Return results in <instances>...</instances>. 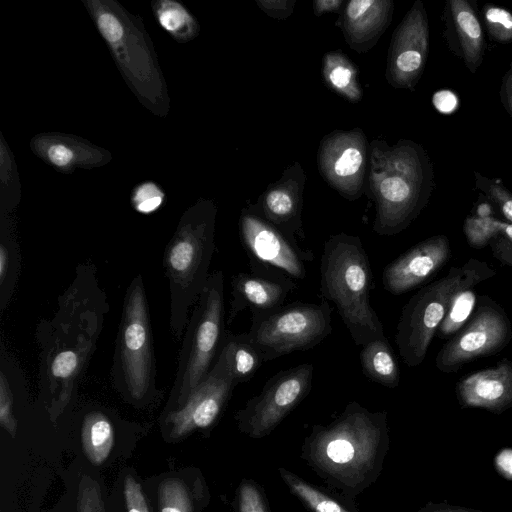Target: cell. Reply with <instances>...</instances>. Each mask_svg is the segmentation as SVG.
Instances as JSON below:
<instances>
[{
  "label": "cell",
  "mask_w": 512,
  "mask_h": 512,
  "mask_svg": "<svg viewBox=\"0 0 512 512\" xmlns=\"http://www.w3.org/2000/svg\"><path fill=\"white\" fill-rule=\"evenodd\" d=\"M84 4L134 94L154 114L166 115V84L141 19L113 0H88Z\"/></svg>",
  "instance_id": "cell-2"
},
{
  "label": "cell",
  "mask_w": 512,
  "mask_h": 512,
  "mask_svg": "<svg viewBox=\"0 0 512 512\" xmlns=\"http://www.w3.org/2000/svg\"><path fill=\"white\" fill-rule=\"evenodd\" d=\"M159 512H193L186 485L177 478H168L158 487Z\"/></svg>",
  "instance_id": "cell-26"
},
{
  "label": "cell",
  "mask_w": 512,
  "mask_h": 512,
  "mask_svg": "<svg viewBox=\"0 0 512 512\" xmlns=\"http://www.w3.org/2000/svg\"><path fill=\"white\" fill-rule=\"evenodd\" d=\"M153 11L159 25L178 42H188L198 33V26L182 4L172 0L153 3Z\"/></svg>",
  "instance_id": "cell-22"
},
{
  "label": "cell",
  "mask_w": 512,
  "mask_h": 512,
  "mask_svg": "<svg viewBox=\"0 0 512 512\" xmlns=\"http://www.w3.org/2000/svg\"><path fill=\"white\" fill-rule=\"evenodd\" d=\"M124 499L127 512H149L142 487L131 475L124 480Z\"/></svg>",
  "instance_id": "cell-35"
},
{
  "label": "cell",
  "mask_w": 512,
  "mask_h": 512,
  "mask_svg": "<svg viewBox=\"0 0 512 512\" xmlns=\"http://www.w3.org/2000/svg\"><path fill=\"white\" fill-rule=\"evenodd\" d=\"M217 357L238 385L248 381L264 362L263 356L247 333L225 332Z\"/></svg>",
  "instance_id": "cell-17"
},
{
  "label": "cell",
  "mask_w": 512,
  "mask_h": 512,
  "mask_svg": "<svg viewBox=\"0 0 512 512\" xmlns=\"http://www.w3.org/2000/svg\"><path fill=\"white\" fill-rule=\"evenodd\" d=\"M113 378L128 397L143 400L155 388L153 337L141 276L127 289L116 341Z\"/></svg>",
  "instance_id": "cell-6"
},
{
  "label": "cell",
  "mask_w": 512,
  "mask_h": 512,
  "mask_svg": "<svg viewBox=\"0 0 512 512\" xmlns=\"http://www.w3.org/2000/svg\"><path fill=\"white\" fill-rule=\"evenodd\" d=\"M236 383L223 362L216 357L205 379L190 393L184 404L165 414L164 424L172 439L211 426L230 398Z\"/></svg>",
  "instance_id": "cell-11"
},
{
  "label": "cell",
  "mask_w": 512,
  "mask_h": 512,
  "mask_svg": "<svg viewBox=\"0 0 512 512\" xmlns=\"http://www.w3.org/2000/svg\"><path fill=\"white\" fill-rule=\"evenodd\" d=\"M500 95L503 106L512 116V71H508L503 77Z\"/></svg>",
  "instance_id": "cell-40"
},
{
  "label": "cell",
  "mask_w": 512,
  "mask_h": 512,
  "mask_svg": "<svg viewBox=\"0 0 512 512\" xmlns=\"http://www.w3.org/2000/svg\"><path fill=\"white\" fill-rule=\"evenodd\" d=\"M3 223V222H2ZM4 224V223H3ZM5 225V224H4ZM7 228V227H6ZM7 229V233H8ZM1 229V244H0V286H1V309L5 307V301L10 298L11 293V280L16 271L14 267L16 263L15 249L12 244L11 238L8 233ZM15 276V275H14Z\"/></svg>",
  "instance_id": "cell-28"
},
{
  "label": "cell",
  "mask_w": 512,
  "mask_h": 512,
  "mask_svg": "<svg viewBox=\"0 0 512 512\" xmlns=\"http://www.w3.org/2000/svg\"><path fill=\"white\" fill-rule=\"evenodd\" d=\"M313 369L312 364L303 363L269 378L260 394L239 413L245 430L253 437H262L275 428L309 393Z\"/></svg>",
  "instance_id": "cell-10"
},
{
  "label": "cell",
  "mask_w": 512,
  "mask_h": 512,
  "mask_svg": "<svg viewBox=\"0 0 512 512\" xmlns=\"http://www.w3.org/2000/svg\"><path fill=\"white\" fill-rule=\"evenodd\" d=\"M495 274L486 262L469 259L415 293L403 306L396 328L395 342L403 362L409 367L420 365L454 296Z\"/></svg>",
  "instance_id": "cell-4"
},
{
  "label": "cell",
  "mask_w": 512,
  "mask_h": 512,
  "mask_svg": "<svg viewBox=\"0 0 512 512\" xmlns=\"http://www.w3.org/2000/svg\"><path fill=\"white\" fill-rule=\"evenodd\" d=\"M462 407L500 414L512 407V362L502 358L495 366L462 377L456 385Z\"/></svg>",
  "instance_id": "cell-15"
},
{
  "label": "cell",
  "mask_w": 512,
  "mask_h": 512,
  "mask_svg": "<svg viewBox=\"0 0 512 512\" xmlns=\"http://www.w3.org/2000/svg\"><path fill=\"white\" fill-rule=\"evenodd\" d=\"M1 208L15 207L20 198V182L16 161L3 135L0 144Z\"/></svg>",
  "instance_id": "cell-25"
},
{
  "label": "cell",
  "mask_w": 512,
  "mask_h": 512,
  "mask_svg": "<svg viewBox=\"0 0 512 512\" xmlns=\"http://www.w3.org/2000/svg\"><path fill=\"white\" fill-rule=\"evenodd\" d=\"M77 512H106L98 482L86 474L78 485Z\"/></svg>",
  "instance_id": "cell-32"
},
{
  "label": "cell",
  "mask_w": 512,
  "mask_h": 512,
  "mask_svg": "<svg viewBox=\"0 0 512 512\" xmlns=\"http://www.w3.org/2000/svg\"><path fill=\"white\" fill-rule=\"evenodd\" d=\"M215 212L198 202L182 215L164 252V269L170 295V330L180 339L188 322L189 309L204 289L214 244Z\"/></svg>",
  "instance_id": "cell-3"
},
{
  "label": "cell",
  "mask_w": 512,
  "mask_h": 512,
  "mask_svg": "<svg viewBox=\"0 0 512 512\" xmlns=\"http://www.w3.org/2000/svg\"><path fill=\"white\" fill-rule=\"evenodd\" d=\"M231 287L227 324L245 309L251 311L252 318H258L281 308L294 283L285 276L241 272L233 276Z\"/></svg>",
  "instance_id": "cell-14"
},
{
  "label": "cell",
  "mask_w": 512,
  "mask_h": 512,
  "mask_svg": "<svg viewBox=\"0 0 512 512\" xmlns=\"http://www.w3.org/2000/svg\"><path fill=\"white\" fill-rule=\"evenodd\" d=\"M481 299L468 322L437 353L435 365L441 372L453 373L473 360L496 354L512 339L505 311L491 299Z\"/></svg>",
  "instance_id": "cell-9"
},
{
  "label": "cell",
  "mask_w": 512,
  "mask_h": 512,
  "mask_svg": "<svg viewBox=\"0 0 512 512\" xmlns=\"http://www.w3.org/2000/svg\"><path fill=\"white\" fill-rule=\"evenodd\" d=\"M81 442L87 459L93 465H101L107 460L114 446V429L104 413L94 411L84 417Z\"/></svg>",
  "instance_id": "cell-21"
},
{
  "label": "cell",
  "mask_w": 512,
  "mask_h": 512,
  "mask_svg": "<svg viewBox=\"0 0 512 512\" xmlns=\"http://www.w3.org/2000/svg\"><path fill=\"white\" fill-rule=\"evenodd\" d=\"M475 175L477 188L499 208L507 222L512 223V194L497 180Z\"/></svg>",
  "instance_id": "cell-31"
},
{
  "label": "cell",
  "mask_w": 512,
  "mask_h": 512,
  "mask_svg": "<svg viewBox=\"0 0 512 512\" xmlns=\"http://www.w3.org/2000/svg\"><path fill=\"white\" fill-rule=\"evenodd\" d=\"M483 12L490 36L500 43L511 42L512 13L505 8L494 5H486Z\"/></svg>",
  "instance_id": "cell-29"
},
{
  "label": "cell",
  "mask_w": 512,
  "mask_h": 512,
  "mask_svg": "<svg viewBox=\"0 0 512 512\" xmlns=\"http://www.w3.org/2000/svg\"><path fill=\"white\" fill-rule=\"evenodd\" d=\"M0 425L12 437L17 434V420L13 414V395L3 372L0 373Z\"/></svg>",
  "instance_id": "cell-33"
},
{
  "label": "cell",
  "mask_w": 512,
  "mask_h": 512,
  "mask_svg": "<svg viewBox=\"0 0 512 512\" xmlns=\"http://www.w3.org/2000/svg\"><path fill=\"white\" fill-rule=\"evenodd\" d=\"M266 209L271 217L280 223L292 218L294 202L289 194L276 190L270 192L266 197Z\"/></svg>",
  "instance_id": "cell-34"
},
{
  "label": "cell",
  "mask_w": 512,
  "mask_h": 512,
  "mask_svg": "<svg viewBox=\"0 0 512 512\" xmlns=\"http://www.w3.org/2000/svg\"><path fill=\"white\" fill-rule=\"evenodd\" d=\"M463 231L469 245L480 249L489 245L496 237H503L512 242V223L499 220L488 214L467 217Z\"/></svg>",
  "instance_id": "cell-23"
},
{
  "label": "cell",
  "mask_w": 512,
  "mask_h": 512,
  "mask_svg": "<svg viewBox=\"0 0 512 512\" xmlns=\"http://www.w3.org/2000/svg\"><path fill=\"white\" fill-rule=\"evenodd\" d=\"M332 332V308L327 301L282 306L252 318L247 335L264 362L313 348Z\"/></svg>",
  "instance_id": "cell-8"
},
{
  "label": "cell",
  "mask_w": 512,
  "mask_h": 512,
  "mask_svg": "<svg viewBox=\"0 0 512 512\" xmlns=\"http://www.w3.org/2000/svg\"><path fill=\"white\" fill-rule=\"evenodd\" d=\"M492 255L501 263L512 267V242L496 237L489 242Z\"/></svg>",
  "instance_id": "cell-38"
},
{
  "label": "cell",
  "mask_w": 512,
  "mask_h": 512,
  "mask_svg": "<svg viewBox=\"0 0 512 512\" xmlns=\"http://www.w3.org/2000/svg\"><path fill=\"white\" fill-rule=\"evenodd\" d=\"M363 161L362 154L356 148H348L338 158L334 171L338 176L346 177L355 174Z\"/></svg>",
  "instance_id": "cell-36"
},
{
  "label": "cell",
  "mask_w": 512,
  "mask_h": 512,
  "mask_svg": "<svg viewBox=\"0 0 512 512\" xmlns=\"http://www.w3.org/2000/svg\"><path fill=\"white\" fill-rule=\"evenodd\" d=\"M281 473L290 489L314 512H348L340 504L296 476L287 471H282Z\"/></svg>",
  "instance_id": "cell-27"
},
{
  "label": "cell",
  "mask_w": 512,
  "mask_h": 512,
  "mask_svg": "<svg viewBox=\"0 0 512 512\" xmlns=\"http://www.w3.org/2000/svg\"><path fill=\"white\" fill-rule=\"evenodd\" d=\"M445 235L429 237L387 264L382 273L384 289L392 295L404 294L433 277L451 258Z\"/></svg>",
  "instance_id": "cell-13"
},
{
  "label": "cell",
  "mask_w": 512,
  "mask_h": 512,
  "mask_svg": "<svg viewBox=\"0 0 512 512\" xmlns=\"http://www.w3.org/2000/svg\"><path fill=\"white\" fill-rule=\"evenodd\" d=\"M164 199L163 190L152 181H146L136 186L131 196L134 209L142 214H150L159 209Z\"/></svg>",
  "instance_id": "cell-30"
},
{
  "label": "cell",
  "mask_w": 512,
  "mask_h": 512,
  "mask_svg": "<svg viewBox=\"0 0 512 512\" xmlns=\"http://www.w3.org/2000/svg\"><path fill=\"white\" fill-rule=\"evenodd\" d=\"M330 80L335 87L344 88L350 83L351 72L345 67L338 66L331 71Z\"/></svg>",
  "instance_id": "cell-42"
},
{
  "label": "cell",
  "mask_w": 512,
  "mask_h": 512,
  "mask_svg": "<svg viewBox=\"0 0 512 512\" xmlns=\"http://www.w3.org/2000/svg\"><path fill=\"white\" fill-rule=\"evenodd\" d=\"M240 512H265L260 494L250 484H243L240 489Z\"/></svg>",
  "instance_id": "cell-37"
},
{
  "label": "cell",
  "mask_w": 512,
  "mask_h": 512,
  "mask_svg": "<svg viewBox=\"0 0 512 512\" xmlns=\"http://www.w3.org/2000/svg\"><path fill=\"white\" fill-rule=\"evenodd\" d=\"M374 4L375 2L371 0L351 1L347 6V15L350 19L356 20L364 15Z\"/></svg>",
  "instance_id": "cell-41"
},
{
  "label": "cell",
  "mask_w": 512,
  "mask_h": 512,
  "mask_svg": "<svg viewBox=\"0 0 512 512\" xmlns=\"http://www.w3.org/2000/svg\"><path fill=\"white\" fill-rule=\"evenodd\" d=\"M360 363L363 374L371 381L387 388L399 385L398 362L386 337L363 345Z\"/></svg>",
  "instance_id": "cell-20"
},
{
  "label": "cell",
  "mask_w": 512,
  "mask_h": 512,
  "mask_svg": "<svg viewBox=\"0 0 512 512\" xmlns=\"http://www.w3.org/2000/svg\"><path fill=\"white\" fill-rule=\"evenodd\" d=\"M30 146L39 158L63 173L102 166L111 159L108 151L73 135L38 134L31 140Z\"/></svg>",
  "instance_id": "cell-16"
},
{
  "label": "cell",
  "mask_w": 512,
  "mask_h": 512,
  "mask_svg": "<svg viewBox=\"0 0 512 512\" xmlns=\"http://www.w3.org/2000/svg\"><path fill=\"white\" fill-rule=\"evenodd\" d=\"M381 414H372L357 403L317 436L315 458L335 476L355 479L367 471L380 440Z\"/></svg>",
  "instance_id": "cell-7"
},
{
  "label": "cell",
  "mask_w": 512,
  "mask_h": 512,
  "mask_svg": "<svg viewBox=\"0 0 512 512\" xmlns=\"http://www.w3.org/2000/svg\"><path fill=\"white\" fill-rule=\"evenodd\" d=\"M449 7L465 64L474 73L482 62L484 51L480 22L466 0H450Z\"/></svg>",
  "instance_id": "cell-18"
},
{
  "label": "cell",
  "mask_w": 512,
  "mask_h": 512,
  "mask_svg": "<svg viewBox=\"0 0 512 512\" xmlns=\"http://www.w3.org/2000/svg\"><path fill=\"white\" fill-rule=\"evenodd\" d=\"M418 512H483L446 503L430 504Z\"/></svg>",
  "instance_id": "cell-43"
},
{
  "label": "cell",
  "mask_w": 512,
  "mask_h": 512,
  "mask_svg": "<svg viewBox=\"0 0 512 512\" xmlns=\"http://www.w3.org/2000/svg\"><path fill=\"white\" fill-rule=\"evenodd\" d=\"M320 275L323 296L335 304L356 345L385 337L370 304L373 273L358 237L340 234L329 238L321 256Z\"/></svg>",
  "instance_id": "cell-1"
},
{
  "label": "cell",
  "mask_w": 512,
  "mask_h": 512,
  "mask_svg": "<svg viewBox=\"0 0 512 512\" xmlns=\"http://www.w3.org/2000/svg\"><path fill=\"white\" fill-rule=\"evenodd\" d=\"M511 67H512V63H511Z\"/></svg>",
  "instance_id": "cell-44"
},
{
  "label": "cell",
  "mask_w": 512,
  "mask_h": 512,
  "mask_svg": "<svg viewBox=\"0 0 512 512\" xmlns=\"http://www.w3.org/2000/svg\"><path fill=\"white\" fill-rule=\"evenodd\" d=\"M433 103L441 113H451L457 107V97L452 92L443 90L434 95Z\"/></svg>",
  "instance_id": "cell-39"
},
{
  "label": "cell",
  "mask_w": 512,
  "mask_h": 512,
  "mask_svg": "<svg viewBox=\"0 0 512 512\" xmlns=\"http://www.w3.org/2000/svg\"><path fill=\"white\" fill-rule=\"evenodd\" d=\"M241 239L251 260L288 278L304 279L305 264L314 258L312 251L299 248L288 235L253 216L242 218Z\"/></svg>",
  "instance_id": "cell-12"
},
{
  "label": "cell",
  "mask_w": 512,
  "mask_h": 512,
  "mask_svg": "<svg viewBox=\"0 0 512 512\" xmlns=\"http://www.w3.org/2000/svg\"><path fill=\"white\" fill-rule=\"evenodd\" d=\"M225 332L224 277L221 270H215L210 273L188 318L167 412L181 407L208 375Z\"/></svg>",
  "instance_id": "cell-5"
},
{
  "label": "cell",
  "mask_w": 512,
  "mask_h": 512,
  "mask_svg": "<svg viewBox=\"0 0 512 512\" xmlns=\"http://www.w3.org/2000/svg\"><path fill=\"white\" fill-rule=\"evenodd\" d=\"M404 32V49L398 54L395 65L402 76L411 79L421 71L428 45L427 21L421 6L413 11Z\"/></svg>",
  "instance_id": "cell-19"
},
{
  "label": "cell",
  "mask_w": 512,
  "mask_h": 512,
  "mask_svg": "<svg viewBox=\"0 0 512 512\" xmlns=\"http://www.w3.org/2000/svg\"><path fill=\"white\" fill-rule=\"evenodd\" d=\"M475 304L474 287H467L459 291L454 296L448 312L438 328V336L446 338L461 330L474 312Z\"/></svg>",
  "instance_id": "cell-24"
}]
</instances>
